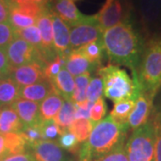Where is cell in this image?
Masks as SVG:
<instances>
[{"label":"cell","instance_id":"74e56055","mask_svg":"<svg viewBox=\"0 0 161 161\" xmlns=\"http://www.w3.org/2000/svg\"><path fill=\"white\" fill-rule=\"evenodd\" d=\"M14 39V28L9 22L0 23V48L6 49V47Z\"/></svg>","mask_w":161,"mask_h":161},{"label":"cell","instance_id":"7bdbcfd3","mask_svg":"<svg viewBox=\"0 0 161 161\" xmlns=\"http://www.w3.org/2000/svg\"><path fill=\"white\" fill-rule=\"evenodd\" d=\"M9 6L6 1H0V23L8 22Z\"/></svg>","mask_w":161,"mask_h":161},{"label":"cell","instance_id":"b9f144b4","mask_svg":"<svg viewBox=\"0 0 161 161\" xmlns=\"http://www.w3.org/2000/svg\"><path fill=\"white\" fill-rule=\"evenodd\" d=\"M12 71V67L9 64L8 58L6 56V49L0 48V72L10 75Z\"/></svg>","mask_w":161,"mask_h":161},{"label":"cell","instance_id":"e575fe53","mask_svg":"<svg viewBox=\"0 0 161 161\" xmlns=\"http://www.w3.org/2000/svg\"><path fill=\"white\" fill-rule=\"evenodd\" d=\"M103 95V82L100 77L91 78L86 90V99L94 103Z\"/></svg>","mask_w":161,"mask_h":161},{"label":"cell","instance_id":"e0dca14e","mask_svg":"<svg viewBox=\"0 0 161 161\" xmlns=\"http://www.w3.org/2000/svg\"><path fill=\"white\" fill-rule=\"evenodd\" d=\"M56 92L54 85L48 80L37 82L31 85L21 87L20 98L40 103L52 92Z\"/></svg>","mask_w":161,"mask_h":161},{"label":"cell","instance_id":"ba28073f","mask_svg":"<svg viewBox=\"0 0 161 161\" xmlns=\"http://www.w3.org/2000/svg\"><path fill=\"white\" fill-rule=\"evenodd\" d=\"M6 53L12 69L33 62L42 63L39 51L21 38H14L6 47Z\"/></svg>","mask_w":161,"mask_h":161},{"label":"cell","instance_id":"7c38bea8","mask_svg":"<svg viewBox=\"0 0 161 161\" xmlns=\"http://www.w3.org/2000/svg\"><path fill=\"white\" fill-rule=\"evenodd\" d=\"M36 161H69L70 158L56 141L41 140L31 146Z\"/></svg>","mask_w":161,"mask_h":161},{"label":"cell","instance_id":"2e32d148","mask_svg":"<svg viewBox=\"0 0 161 161\" xmlns=\"http://www.w3.org/2000/svg\"><path fill=\"white\" fill-rule=\"evenodd\" d=\"M12 108L16 111L23 126L35 125L40 122V103L38 102L20 98L12 105Z\"/></svg>","mask_w":161,"mask_h":161},{"label":"cell","instance_id":"d590c367","mask_svg":"<svg viewBox=\"0 0 161 161\" xmlns=\"http://www.w3.org/2000/svg\"><path fill=\"white\" fill-rule=\"evenodd\" d=\"M40 123L28 125V126H23L22 130V134L23 137L25 138L27 143L29 144L30 148H31L32 145L37 143L38 142H40L42 140L41 137V131H40Z\"/></svg>","mask_w":161,"mask_h":161},{"label":"cell","instance_id":"8992f818","mask_svg":"<svg viewBox=\"0 0 161 161\" xmlns=\"http://www.w3.org/2000/svg\"><path fill=\"white\" fill-rule=\"evenodd\" d=\"M96 15L98 25L102 31L112 28L117 24L130 21V6L122 0H106Z\"/></svg>","mask_w":161,"mask_h":161},{"label":"cell","instance_id":"484cf974","mask_svg":"<svg viewBox=\"0 0 161 161\" xmlns=\"http://www.w3.org/2000/svg\"><path fill=\"white\" fill-rule=\"evenodd\" d=\"M149 120L155 133V161H161V100L154 106Z\"/></svg>","mask_w":161,"mask_h":161},{"label":"cell","instance_id":"3957f363","mask_svg":"<svg viewBox=\"0 0 161 161\" xmlns=\"http://www.w3.org/2000/svg\"><path fill=\"white\" fill-rule=\"evenodd\" d=\"M137 75L141 91L155 98L161 88V33L145 42Z\"/></svg>","mask_w":161,"mask_h":161},{"label":"cell","instance_id":"8d00e7d4","mask_svg":"<svg viewBox=\"0 0 161 161\" xmlns=\"http://www.w3.org/2000/svg\"><path fill=\"white\" fill-rule=\"evenodd\" d=\"M107 113V105L104 100L103 96H101L97 101L92 105L91 112H90V120L92 123L96 124L98 121L102 120Z\"/></svg>","mask_w":161,"mask_h":161},{"label":"cell","instance_id":"4316f807","mask_svg":"<svg viewBox=\"0 0 161 161\" xmlns=\"http://www.w3.org/2000/svg\"><path fill=\"white\" fill-rule=\"evenodd\" d=\"M134 99H125L114 104V108L110 112V116L115 122L122 125H128V118L134 107Z\"/></svg>","mask_w":161,"mask_h":161},{"label":"cell","instance_id":"ffe728a7","mask_svg":"<svg viewBox=\"0 0 161 161\" xmlns=\"http://www.w3.org/2000/svg\"><path fill=\"white\" fill-rule=\"evenodd\" d=\"M56 92H58L64 99L72 100L75 92V78L64 66L52 81Z\"/></svg>","mask_w":161,"mask_h":161},{"label":"cell","instance_id":"bcb514c9","mask_svg":"<svg viewBox=\"0 0 161 161\" xmlns=\"http://www.w3.org/2000/svg\"><path fill=\"white\" fill-rule=\"evenodd\" d=\"M34 1L36 3H38L39 5H40V6H46L50 4V2H51L52 0H34Z\"/></svg>","mask_w":161,"mask_h":161},{"label":"cell","instance_id":"44dd1931","mask_svg":"<svg viewBox=\"0 0 161 161\" xmlns=\"http://www.w3.org/2000/svg\"><path fill=\"white\" fill-rule=\"evenodd\" d=\"M63 97L57 92H52L40 103V121L54 119L64 103Z\"/></svg>","mask_w":161,"mask_h":161},{"label":"cell","instance_id":"277c9868","mask_svg":"<svg viewBox=\"0 0 161 161\" xmlns=\"http://www.w3.org/2000/svg\"><path fill=\"white\" fill-rule=\"evenodd\" d=\"M98 77L103 82V93L114 103L125 99L136 100L141 92L138 78H131L126 71L108 64L98 69Z\"/></svg>","mask_w":161,"mask_h":161},{"label":"cell","instance_id":"f907efd6","mask_svg":"<svg viewBox=\"0 0 161 161\" xmlns=\"http://www.w3.org/2000/svg\"><path fill=\"white\" fill-rule=\"evenodd\" d=\"M72 1H74V2H75V1H77V0H72Z\"/></svg>","mask_w":161,"mask_h":161},{"label":"cell","instance_id":"d4e9b609","mask_svg":"<svg viewBox=\"0 0 161 161\" xmlns=\"http://www.w3.org/2000/svg\"><path fill=\"white\" fill-rule=\"evenodd\" d=\"M75 112L76 108L75 104L72 100H64V103L58 115L54 118L58 126L63 131L68 130L71 124L75 119Z\"/></svg>","mask_w":161,"mask_h":161},{"label":"cell","instance_id":"ee69618b","mask_svg":"<svg viewBox=\"0 0 161 161\" xmlns=\"http://www.w3.org/2000/svg\"><path fill=\"white\" fill-rule=\"evenodd\" d=\"M6 157H7V150H6L5 136L4 134L0 133V161Z\"/></svg>","mask_w":161,"mask_h":161},{"label":"cell","instance_id":"5bb4252c","mask_svg":"<svg viewBox=\"0 0 161 161\" xmlns=\"http://www.w3.org/2000/svg\"><path fill=\"white\" fill-rule=\"evenodd\" d=\"M51 2L50 9L69 27L85 21L89 16L82 14L72 0H52Z\"/></svg>","mask_w":161,"mask_h":161},{"label":"cell","instance_id":"4fadbf2b","mask_svg":"<svg viewBox=\"0 0 161 161\" xmlns=\"http://www.w3.org/2000/svg\"><path fill=\"white\" fill-rule=\"evenodd\" d=\"M51 10V9H50ZM53 45L58 55L66 57L70 50V27L51 10Z\"/></svg>","mask_w":161,"mask_h":161},{"label":"cell","instance_id":"836d02e7","mask_svg":"<svg viewBox=\"0 0 161 161\" xmlns=\"http://www.w3.org/2000/svg\"><path fill=\"white\" fill-rule=\"evenodd\" d=\"M65 58L66 57L62 56V55H57V57L54 58L52 61L47 63L44 65L43 72H44V75H45L47 80H48L51 82L53 81L55 77L59 73V71L64 66Z\"/></svg>","mask_w":161,"mask_h":161},{"label":"cell","instance_id":"d6986e66","mask_svg":"<svg viewBox=\"0 0 161 161\" xmlns=\"http://www.w3.org/2000/svg\"><path fill=\"white\" fill-rule=\"evenodd\" d=\"M23 128V123L12 106L0 108V133L21 132Z\"/></svg>","mask_w":161,"mask_h":161},{"label":"cell","instance_id":"83f0119b","mask_svg":"<svg viewBox=\"0 0 161 161\" xmlns=\"http://www.w3.org/2000/svg\"><path fill=\"white\" fill-rule=\"evenodd\" d=\"M94 125L95 124L92 123L90 119L76 118L71 124L68 130L75 134L78 142L81 144L88 140Z\"/></svg>","mask_w":161,"mask_h":161},{"label":"cell","instance_id":"9a60e30c","mask_svg":"<svg viewBox=\"0 0 161 161\" xmlns=\"http://www.w3.org/2000/svg\"><path fill=\"white\" fill-rule=\"evenodd\" d=\"M140 14L144 30L150 31L161 20V0H140Z\"/></svg>","mask_w":161,"mask_h":161},{"label":"cell","instance_id":"60d3db41","mask_svg":"<svg viewBox=\"0 0 161 161\" xmlns=\"http://www.w3.org/2000/svg\"><path fill=\"white\" fill-rule=\"evenodd\" d=\"M1 161H36L32 153L29 152H24L20 154H14V155H9L4 158Z\"/></svg>","mask_w":161,"mask_h":161},{"label":"cell","instance_id":"4dcf8cb0","mask_svg":"<svg viewBox=\"0 0 161 161\" xmlns=\"http://www.w3.org/2000/svg\"><path fill=\"white\" fill-rule=\"evenodd\" d=\"M91 80V74L84 73L75 78V92L72 97L74 103L81 102L86 99V90Z\"/></svg>","mask_w":161,"mask_h":161},{"label":"cell","instance_id":"603a6c76","mask_svg":"<svg viewBox=\"0 0 161 161\" xmlns=\"http://www.w3.org/2000/svg\"><path fill=\"white\" fill-rule=\"evenodd\" d=\"M77 50L80 54H82L95 67H98L101 64L104 52H105L102 39L87 43L82 47L77 48Z\"/></svg>","mask_w":161,"mask_h":161},{"label":"cell","instance_id":"cb8c5ba5","mask_svg":"<svg viewBox=\"0 0 161 161\" xmlns=\"http://www.w3.org/2000/svg\"><path fill=\"white\" fill-rule=\"evenodd\" d=\"M4 136L6 141L7 156L31 151L29 144L27 143L22 132H10L4 134Z\"/></svg>","mask_w":161,"mask_h":161},{"label":"cell","instance_id":"f1b7e54d","mask_svg":"<svg viewBox=\"0 0 161 161\" xmlns=\"http://www.w3.org/2000/svg\"><path fill=\"white\" fill-rule=\"evenodd\" d=\"M14 38H21L25 41H27L31 46L34 47L40 53V54L42 51L41 38H40V31L36 24L27 27V28H24V29L14 30Z\"/></svg>","mask_w":161,"mask_h":161},{"label":"cell","instance_id":"52a82bcc","mask_svg":"<svg viewBox=\"0 0 161 161\" xmlns=\"http://www.w3.org/2000/svg\"><path fill=\"white\" fill-rule=\"evenodd\" d=\"M103 32L96 15H89L85 21L70 27V50L77 49L94 40H101Z\"/></svg>","mask_w":161,"mask_h":161},{"label":"cell","instance_id":"6da1fadb","mask_svg":"<svg viewBox=\"0 0 161 161\" xmlns=\"http://www.w3.org/2000/svg\"><path fill=\"white\" fill-rule=\"evenodd\" d=\"M102 41L110 62L126 66L132 71V76H138L145 42L131 21L105 30Z\"/></svg>","mask_w":161,"mask_h":161},{"label":"cell","instance_id":"681fc988","mask_svg":"<svg viewBox=\"0 0 161 161\" xmlns=\"http://www.w3.org/2000/svg\"><path fill=\"white\" fill-rule=\"evenodd\" d=\"M9 1H10V0H6V3H8V2H9Z\"/></svg>","mask_w":161,"mask_h":161},{"label":"cell","instance_id":"8fae6325","mask_svg":"<svg viewBox=\"0 0 161 161\" xmlns=\"http://www.w3.org/2000/svg\"><path fill=\"white\" fill-rule=\"evenodd\" d=\"M44 64L33 62L12 69L10 77L20 87L28 86L47 80L43 67Z\"/></svg>","mask_w":161,"mask_h":161},{"label":"cell","instance_id":"f546056e","mask_svg":"<svg viewBox=\"0 0 161 161\" xmlns=\"http://www.w3.org/2000/svg\"><path fill=\"white\" fill-rule=\"evenodd\" d=\"M8 22L11 24L14 30H21L35 25L37 20L34 18L30 17L28 15L23 14L13 7H9Z\"/></svg>","mask_w":161,"mask_h":161},{"label":"cell","instance_id":"f6af8a7d","mask_svg":"<svg viewBox=\"0 0 161 161\" xmlns=\"http://www.w3.org/2000/svg\"><path fill=\"white\" fill-rule=\"evenodd\" d=\"M34 0H10L7 4L8 5H23V4H27L30 2H33Z\"/></svg>","mask_w":161,"mask_h":161},{"label":"cell","instance_id":"d6a6232c","mask_svg":"<svg viewBox=\"0 0 161 161\" xmlns=\"http://www.w3.org/2000/svg\"><path fill=\"white\" fill-rule=\"evenodd\" d=\"M58 143L64 150H66L72 154L78 153L80 146L76 136L69 130L64 131L63 133L58 137Z\"/></svg>","mask_w":161,"mask_h":161},{"label":"cell","instance_id":"30bf717a","mask_svg":"<svg viewBox=\"0 0 161 161\" xmlns=\"http://www.w3.org/2000/svg\"><path fill=\"white\" fill-rule=\"evenodd\" d=\"M154 98L150 94L141 91L128 118L129 129L134 131L149 121L154 108Z\"/></svg>","mask_w":161,"mask_h":161},{"label":"cell","instance_id":"7a4b0ae2","mask_svg":"<svg viewBox=\"0 0 161 161\" xmlns=\"http://www.w3.org/2000/svg\"><path fill=\"white\" fill-rule=\"evenodd\" d=\"M128 125H122L108 115L93 126L86 142L80 144V152L86 154L92 161H96L112 150L125 144Z\"/></svg>","mask_w":161,"mask_h":161},{"label":"cell","instance_id":"7402d4cb","mask_svg":"<svg viewBox=\"0 0 161 161\" xmlns=\"http://www.w3.org/2000/svg\"><path fill=\"white\" fill-rule=\"evenodd\" d=\"M20 89L11 77H7L0 82V108L3 107L12 106L20 98Z\"/></svg>","mask_w":161,"mask_h":161},{"label":"cell","instance_id":"5b68a950","mask_svg":"<svg viewBox=\"0 0 161 161\" xmlns=\"http://www.w3.org/2000/svg\"><path fill=\"white\" fill-rule=\"evenodd\" d=\"M125 148L129 161H155V133L150 120L132 131Z\"/></svg>","mask_w":161,"mask_h":161},{"label":"cell","instance_id":"ac0fdd59","mask_svg":"<svg viewBox=\"0 0 161 161\" xmlns=\"http://www.w3.org/2000/svg\"><path fill=\"white\" fill-rule=\"evenodd\" d=\"M65 69L74 77L82 75L84 73H91L96 67L77 49L72 50L65 58Z\"/></svg>","mask_w":161,"mask_h":161},{"label":"cell","instance_id":"9c48e42d","mask_svg":"<svg viewBox=\"0 0 161 161\" xmlns=\"http://www.w3.org/2000/svg\"><path fill=\"white\" fill-rule=\"evenodd\" d=\"M36 25L40 31L41 38L42 51L40 54L41 61L46 64L57 57V53L53 45V26H52V14L49 5L45 7L44 11L37 19Z\"/></svg>","mask_w":161,"mask_h":161},{"label":"cell","instance_id":"ab89813d","mask_svg":"<svg viewBox=\"0 0 161 161\" xmlns=\"http://www.w3.org/2000/svg\"><path fill=\"white\" fill-rule=\"evenodd\" d=\"M75 104L76 112H75V119L76 118H86L90 119V112L93 103L89 100H83L81 102H77Z\"/></svg>","mask_w":161,"mask_h":161},{"label":"cell","instance_id":"7dc6e473","mask_svg":"<svg viewBox=\"0 0 161 161\" xmlns=\"http://www.w3.org/2000/svg\"><path fill=\"white\" fill-rule=\"evenodd\" d=\"M10 75H6V74H4V73H2V72H0V82L2 81V80H4L7 77H9Z\"/></svg>","mask_w":161,"mask_h":161},{"label":"cell","instance_id":"f35d334b","mask_svg":"<svg viewBox=\"0 0 161 161\" xmlns=\"http://www.w3.org/2000/svg\"><path fill=\"white\" fill-rule=\"evenodd\" d=\"M125 144H123L119 147H117L108 154L101 157L96 161H129Z\"/></svg>","mask_w":161,"mask_h":161},{"label":"cell","instance_id":"1f68e13d","mask_svg":"<svg viewBox=\"0 0 161 161\" xmlns=\"http://www.w3.org/2000/svg\"><path fill=\"white\" fill-rule=\"evenodd\" d=\"M40 131L42 140L55 141L63 133V130L58 126L54 119L40 121Z\"/></svg>","mask_w":161,"mask_h":161},{"label":"cell","instance_id":"816d5d0a","mask_svg":"<svg viewBox=\"0 0 161 161\" xmlns=\"http://www.w3.org/2000/svg\"><path fill=\"white\" fill-rule=\"evenodd\" d=\"M0 1H6V0H0Z\"/></svg>","mask_w":161,"mask_h":161},{"label":"cell","instance_id":"c3c4849f","mask_svg":"<svg viewBox=\"0 0 161 161\" xmlns=\"http://www.w3.org/2000/svg\"><path fill=\"white\" fill-rule=\"evenodd\" d=\"M69 161H92L88 158H77V159H75V158H70Z\"/></svg>","mask_w":161,"mask_h":161}]
</instances>
